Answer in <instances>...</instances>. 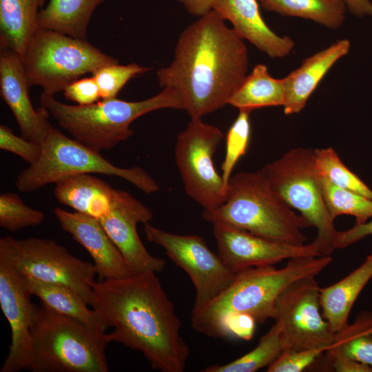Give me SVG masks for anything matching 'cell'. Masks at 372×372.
<instances>
[{"label":"cell","instance_id":"f1b7e54d","mask_svg":"<svg viewBox=\"0 0 372 372\" xmlns=\"http://www.w3.org/2000/svg\"><path fill=\"white\" fill-rule=\"evenodd\" d=\"M282 351L280 333L274 323L251 351L227 364L211 365L203 372H254L270 365Z\"/></svg>","mask_w":372,"mask_h":372},{"label":"cell","instance_id":"44dd1931","mask_svg":"<svg viewBox=\"0 0 372 372\" xmlns=\"http://www.w3.org/2000/svg\"><path fill=\"white\" fill-rule=\"evenodd\" d=\"M372 278V253L349 274L338 282L320 288L323 317L335 333L348 324L351 310L360 293Z\"/></svg>","mask_w":372,"mask_h":372},{"label":"cell","instance_id":"d590c367","mask_svg":"<svg viewBox=\"0 0 372 372\" xmlns=\"http://www.w3.org/2000/svg\"><path fill=\"white\" fill-rule=\"evenodd\" d=\"M0 149L13 153L30 165L37 161L41 154V144L19 136L5 125H0Z\"/></svg>","mask_w":372,"mask_h":372},{"label":"cell","instance_id":"e0dca14e","mask_svg":"<svg viewBox=\"0 0 372 372\" xmlns=\"http://www.w3.org/2000/svg\"><path fill=\"white\" fill-rule=\"evenodd\" d=\"M30 85L19 56L12 51L1 48L0 92L11 110L23 138L41 144L50 123L49 113L43 107L34 110L29 96Z\"/></svg>","mask_w":372,"mask_h":372},{"label":"cell","instance_id":"cb8c5ba5","mask_svg":"<svg viewBox=\"0 0 372 372\" xmlns=\"http://www.w3.org/2000/svg\"><path fill=\"white\" fill-rule=\"evenodd\" d=\"M24 282L30 293L38 297L42 304L50 309L97 330L105 331L107 329L97 313L92 308L90 309L84 298L72 288L62 284L43 282L30 276H24Z\"/></svg>","mask_w":372,"mask_h":372},{"label":"cell","instance_id":"836d02e7","mask_svg":"<svg viewBox=\"0 0 372 372\" xmlns=\"http://www.w3.org/2000/svg\"><path fill=\"white\" fill-rule=\"evenodd\" d=\"M149 70L134 63L127 65L117 63L103 66L92 74L98 85L101 99H110L116 98L118 93L132 78Z\"/></svg>","mask_w":372,"mask_h":372},{"label":"cell","instance_id":"f35d334b","mask_svg":"<svg viewBox=\"0 0 372 372\" xmlns=\"http://www.w3.org/2000/svg\"><path fill=\"white\" fill-rule=\"evenodd\" d=\"M371 235L372 217L364 223L355 224L345 231H338L335 238V249L346 248Z\"/></svg>","mask_w":372,"mask_h":372},{"label":"cell","instance_id":"484cf974","mask_svg":"<svg viewBox=\"0 0 372 372\" xmlns=\"http://www.w3.org/2000/svg\"><path fill=\"white\" fill-rule=\"evenodd\" d=\"M285 101L284 79L273 78L264 64L254 66L231 96L228 104L239 110L283 106Z\"/></svg>","mask_w":372,"mask_h":372},{"label":"cell","instance_id":"b9f144b4","mask_svg":"<svg viewBox=\"0 0 372 372\" xmlns=\"http://www.w3.org/2000/svg\"><path fill=\"white\" fill-rule=\"evenodd\" d=\"M347 10L357 17H372L370 0H344Z\"/></svg>","mask_w":372,"mask_h":372},{"label":"cell","instance_id":"83f0119b","mask_svg":"<svg viewBox=\"0 0 372 372\" xmlns=\"http://www.w3.org/2000/svg\"><path fill=\"white\" fill-rule=\"evenodd\" d=\"M326 351L339 353L372 367V312L360 313L353 323L335 333Z\"/></svg>","mask_w":372,"mask_h":372},{"label":"cell","instance_id":"d6a6232c","mask_svg":"<svg viewBox=\"0 0 372 372\" xmlns=\"http://www.w3.org/2000/svg\"><path fill=\"white\" fill-rule=\"evenodd\" d=\"M45 215L41 211L26 205L19 195L12 192L0 196V226L10 231H17L40 225Z\"/></svg>","mask_w":372,"mask_h":372},{"label":"cell","instance_id":"7402d4cb","mask_svg":"<svg viewBox=\"0 0 372 372\" xmlns=\"http://www.w3.org/2000/svg\"><path fill=\"white\" fill-rule=\"evenodd\" d=\"M92 174L65 178L56 183L54 194L62 205L96 219L110 209L116 189Z\"/></svg>","mask_w":372,"mask_h":372},{"label":"cell","instance_id":"4dcf8cb0","mask_svg":"<svg viewBox=\"0 0 372 372\" xmlns=\"http://www.w3.org/2000/svg\"><path fill=\"white\" fill-rule=\"evenodd\" d=\"M315 163L320 177L334 185L372 199V190L342 162L332 147L315 149Z\"/></svg>","mask_w":372,"mask_h":372},{"label":"cell","instance_id":"277c9868","mask_svg":"<svg viewBox=\"0 0 372 372\" xmlns=\"http://www.w3.org/2000/svg\"><path fill=\"white\" fill-rule=\"evenodd\" d=\"M203 220L223 222L272 240L296 245L307 240L306 219L287 205L272 189L260 170L231 176L224 203L203 209Z\"/></svg>","mask_w":372,"mask_h":372},{"label":"cell","instance_id":"ffe728a7","mask_svg":"<svg viewBox=\"0 0 372 372\" xmlns=\"http://www.w3.org/2000/svg\"><path fill=\"white\" fill-rule=\"evenodd\" d=\"M351 43L347 39L338 40L326 48L304 59L300 65L284 79L286 115L300 112L322 79L333 65L347 55Z\"/></svg>","mask_w":372,"mask_h":372},{"label":"cell","instance_id":"5bb4252c","mask_svg":"<svg viewBox=\"0 0 372 372\" xmlns=\"http://www.w3.org/2000/svg\"><path fill=\"white\" fill-rule=\"evenodd\" d=\"M24 276L0 250V304L11 329V344L0 372L30 369V327L38 307L30 299Z\"/></svg>","mask_w":372,"mask_h":372},{"label":"cell","instance_id":"7bdbcfd3","mask_svg":"<svg viewBox=\"0 0 372 372\" xmlns=\"http://www.w3.org/2000/svg\"><path fill=\"white\" fill-rule=\"evenodd\" d=\"M41 6L43 5L45 0H41Z\"/></svg>","mask_w":372,"mask_h":372},{"label":"cell","instance_id":"e575fe53","mask_svg":"<svg viewBox=\"0 0 372 372\" xmlns=\"http://www.w3.org/2000/svg\"><path fill=\"white\" fill-rule=\"evenodd\" d=\"M326 350L323 348L299 351L284 350L268 366L267 372H300L311 365Z\"/></svg>","mask_w":372,"mask_h":372},{"label":"cell","instance_id":"ba28073f","mask_svg":"<svg viewBox=\"0 0 372 372\" xmlns=\"http://www.w3.org/2000/svg\"><path fill=\"white\" fill-rule=\"evenodd\" d=\"M260 171L276 194L316 228L312 242L320 256H331L338 231L323 198L314 149L293 148Z\"/></svg>","mask_w":372,"mask_h":372},{"label":"cell","instance_id":"8d00e7d4","mask_svg":"<svg viewBox=\"0 0 372 372\" xmlns=\"http://www.w3.org/2000/svg\"><path fill=\"white\" fill-rule=\"evenodd\" d=\"M256 321L250 315L234 313L225 316L218 327L216 338L235 337L250 340L254 333Z\"/></svg>","mask_w":372,"mask_h":372},{"label":"cell","instance_id":"52a82bcc","mask_svg":"<svg viewBox=\"0 0 372 372\" xmlns=\"http://www.w3.org/2000/svg\"><path fill=\"white\" fill-rule=\"evenodd\" d=\"M41 147L37 161L21 171L16 178L15 185L21 192H32L46 185L81 174L117 176L147 194L159 190L158 183L143 168L117 167L103 157L100 152L68 137L52 125Z\"/></svg>","mask_w":372,"mask_h":372},{"label":"cell","instance_id":"2e32d148","mask_svg":"<svg viewBox=\"0 0 372 372\" xmlns=\"http://www.w3.org/2000/svg\"><path fill=\"white\" fill-rule=\"evenodd\" d=\"M153 216L152 211L129 192L116 189L110 209L99 219L133 274L161 272L165 266L164 259L148 252L137 232V225L149 223Z\"/></svg>","mask_w":372,"mask_h":372},{"label":"cell","instance_id":"6da1fadb","mask_svg":"<svg viewBox=\"0 0 372 372\" xmlns=\"http://www.w3.org/2000/svg\"><path fill=\"white\" fill-rule=\"evenodd\" d=\"M91 307L107 328L111 342L141 351L162 372H182L189 349L180 334L181 322L156 272L149 271L91 284Z\"/></svg>","mask_w":372,"mask_h":372},{"label":"cell","instance_id":"60d3db41","mask_svg":"<svg viewBox=\"0 0 372 372\" xmlns=\"http://www.w3.org/2000/svg\"><path fill=\"white\" fill-rule=\"evenodd\" d=\"M181 3L187 12L200 17L212 10L214 0H176Z\"/></svg>","mask_w":372,"mask_h":372},{"label":"cell","instance_id":"9a60e30c","mask_svg":"<svg viewBox=\"0 0 372 372\" xmlns=\"http://www.w3.org/2000/svg\"><path fill=\"white\" fill-rule=\"evenodd\" d=\"M212 224L217 254L224 265L234 273L251 267L273 265L285 259L320 256L313 242L302 245L287 244L255 235L225 223Z\"/></svg>","mask_w":372,"mask_h":372},{"label":"cell","instance_id":"74e56055","mask_svg":"<svg viewBox=\"0 0 372 372\" xmlns=\"http://www.w3.org/2000/svg\"><path fill=\"white\" fill-rule=\"evenodd\" d=\"M65 98L80 105L94 103L101 99L98 85L93 76L78 79L63 90Z\"/></svg>","mask_w":372,"mask_h":372},{"label":"cell","instance_id":"ac0fdd59","mask_svg":"<svg viewBox=\"0 0 372 372\" xmlns=\"http://www.w3.org/2000/svg\"><path fill=\"white\" fill-rule=\"evenodd\" d=\"M54 214L62 229L91 256L99 280L121 278L133 274L98 219L61 208H56Z\"/></svg>","mask_w":372,"mask_h":372},{"label":"cell","instance_id":"1f68e13d","mask_svg":"<svg viewBox=\"0 0 372 372\" xmlns=\"http://www.w3.org/2000/svg\"><path fill=\"white\" fill-rule=\"evenodd\" d=\"M250 112L245 110H239L238 116L226 135L225 156L221 167V176L226 189L234 167L247 153L249 147L251 136Z\"/></svg>","mask_w":372,"mask_h":372},{"label":"cell","instance_id":"4fadbf2b","mask_svg":"<svg viewBox=\"0 0 372 372\" xmlns=\"http://www.w3.org/2000/svg\"><path fill=\"white\" fill-rule=\"evenodd\" d=\"M146 239L161 246L167 256L191 278L196 291L192 311H197L219 295L234 280L229 269L197 235L172 234L144 223Z\"/></svg>","mask_w":372,"mask_h":372},{"label":"cell","instance_id":"5b68a950","mask_svg":"<svg viewBox=\"0 0 372 372\" xmlns=\"http://www.w3.org/2000/svg\"><path fill=\"white\" fill-rule=\"evenodd\" d=\"M40 104L73 138L99 152L131 137L130 124L138 117L160 109L184 110L180 96L169 87L143 101L114 98L87 105L65 104L42 93Z\"/></svg>","mask_w":372,"mask_h":372},{"label":"cell","instance_id":"d4e9b609","mask_svg":"<svg viewBox=\"0 0 372 372\" xmlns=\"http://www.w3.org/2000/svg\"><path fill=\"white\" fill-rule=\"evenodd\" d=\"M106 0H50L39 10V28L87 39V28L96 8Z\"/></svg>","mask_w":372,"mask_h":372},{"label":"cell","instance_id":"7a4b0ae2","mask_svg":"<svg viewBox=\"0 0 372 372\" xmlns=\"http://www.w3.org/2000/svg\"><path fill=\"white\" fill-rule=\"evenodd\" d=\"M248 50L214 10L180 34L169 65L156 72L160 85L174 90L191 118L225 105L247 75Z\"/></svg>","mask_w":372,"mask_h":372},{"label":"cell","instance_id":"8fae6325","mask_svg":"<svg viewBox=\"0 0 372 372\" xmlns=\"http://www.w3.org/2000/svg\"><path fill=\"white\" fill-rule=\"evenodd\" d=\"M223 138L218 127L201 118H191L177 136L175 160L185 192L204 209H215L225 199L226 187L214 163Z\"/></svg>","mask_w":372,"mask_h":372},{"label":"cell","instance_id":"30bf717a","mask_svg":"<svg viewBox=\"0 0 372 372\" xmlns=\"http://www.w3.org/2000/svg\"><path fill=\"white\" fill-rule=\"evenodd\" d=\"M0 250L24 276L66 285L79 293L91 306V283L96 275L94 264L72 255L54 240L39 238L0 239Z\"/></svg>","mask_w":372,"mask_h":372},{"label":"cell","instance_id":"8992f818","mask_svg":"<svg viewBox=\"0 0 372 372\" xmlns=\"http://www.w3.org/2000/svg\"><path fill=\"white\" fill-rule=\"evenodd\" d=\"M34 372H107L108 333L42 304L30 327Z\"/></svg>","mask_w":372,"mask_h":372},{"label":"cell","instance_id":"603a6c76","mask_svg":"<svg viewBox=\"0 0 372 372\" xmlns=\"http://www.w3.org/2000/svg\"><path fill=\"white\" fill-rule=\"evenodd\" d=\"M41 0H0V46L23 60L28 44L39 28Z\"/></svg>","mask_w":372,"mask_h":372},{"label":"cell","instance_id":"9c48e42d","mask_svg":"<svg viewBox=\"0 0 372 372\" xmlns=\"http://www.w3.org/2000/svg\"><path fill=\"white\" fill-rule=\"evenodd\" d=\"M28 83L39 85L43 93L54 95L87 73L118 61L90 43L87 39L39 28L22 60Z\"/></svg>","mask_w":372,"mask_h":372},{"label":"cell","instance_id":"7c38bea8","mask_svg":"<svg viewBox=\"0 0 372 372\" xmlns=\"http://www.w3.org/2000/svg\"><path fill=\"white\" fill-rule=\"evenodd\" d=\"M315 278L291 283L275 302L271 318L280 329L282 351H327L334 340L335 333L320 312V287Z\"/></svg>","mask_w":372,"mask_h":372},{"label":"cell","instance_id":"d6986e66","mask_svg":"<svg viewBox=\"0 0 372 372\" xmlns=\"http://www.w3.org/2000/svg\"><path fill=\"white\" fill-rule=\"evenodd\" d=\"M212 10L229 21L234 31L271 59L289 55L295 46L288 36H279L262 19L257 0H214Z\"/></svg>","mask_w":372,"mask_h":372},{"label":"cell","instance_id":"ab89813d","mask_svg":"<svg viewBox=\"0 0 372 372\" xmlns=\"http://www.w3.org/2000/svg\"><path fill=\"white\" fill-rule=\"evenodd\" d=\"M332 369L337 372H372V367L343 355L326 351Z\"/></svg>","mask_w":372,"mask_h":372},{"label":"cell","instance_id":"f546056e","mask_svg":"<svg viewBox=\"0 0 372 372\" xmlns=\"http://www.w3.org/2000/svg\"><path fill=\"white\" fill-rule=\"evenodd\" d=\"M320 184L326 207L333 220L349 215L355 218V224H362L372 217V199L337 187L322 177Z\"/></svg>","mask_w":372,"mask_h":372},{"label":"cell","instance_id":"4316f807","mask_svg":"<svg viewBox=\"0 0 372 372\" xmlns=\"http://www.w3.org/2000/svg\"><path fill=\"white\" fill-rule=\"evenodd\" d=\"M267 11L299 17L330 29L340 28L346 19L344 0H259Z\"/></svg>","mask_w":372,"mask_h":372},{"label":"cell","instance_id":"3957f363","mask_svg":"<svg viewBox=\"0 0 372 372\" xmlns=\"http://www.w3.org/2000/svg\"><path fill=\"white\" fill-rule=\"evenodd\" d=\"M331 256L289 259L280 269L273 265L251 267L236 273L232 282L203 308L192 311L191 323L197 331L216 338L222 319L231 313L251 316L256 322L271 318L275 302L291 283L316 276L332 261Z\"/></svg>","mask_w":372,"mask_h":372}]
</instances>
